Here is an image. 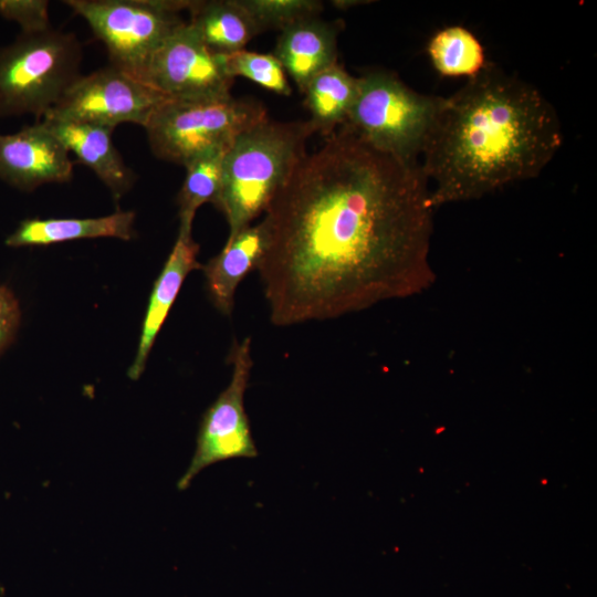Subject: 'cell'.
Segmentation results:
<instances>
[{
    "label": "cell",
    "mask_w": 597,
    "mask_h": 597,
    "mask_svg": "<svg viewBox=\"0 0 597 597\" xmlns=\"http://www.w3.org/2000/svg\"><path fill=\"white\" fill-rule=\"evenodd\" d=\"M261 102L231 94L198 100H168L145 126L153 154L186 166L200 155L229 146L249 127L268 118Z\"/></svg>",
    "instance_id": "obj_6"
},
{
    "label": "cell",
    "mask_w": 597,
    "mask_h": 597,
    "mask_svg": "<svg viewBox=\"0 0 597 597\" xmlns=\"http://www.w3.org/2000/svg\"><path fill=\"white\" fill-rule=\"evenodd\" d=\"M20 317L18 300L6 285L0 284V354L13 341Z\"/></svg>",
    "instance_id": "obj_24"
},
{
    "label": "cell",
    "mask_w": 597,
    "mask_h": 597,
    "mask_svg": "<svg viewBox=\"0 0 597 597\" xmlns=\"http://www.w3.org/2000/svg\"><path fill=\"white\" fill-rule=\"evenodd\" d=\"M260 32L283 30L306 18L318 17L323 3L316 0H239Z\"/></svg>",
    "instance_id": "obj_22"
},
{
    "label": "cell",
    "mask_w": 597,
    "mask_h": 597,
    "mask_svg": "<svg viewBox=\"0 0 597 597\" xmlns=\"http://www.w3.org/2000/svg\"><path fill=\"white\" fill-rule=\"evenodd\" d=\"M168 100L156 88L109 64L81 75L42 119L90 123L111 128L122 123L145 127L157 108Z\"/></svg>",
    "instance_id": "obj_9"
},
{
    "label": "cell",
    "mask_w": 597,
    "mask_h": 597,
    "mask_svg": "<svg viewBox=\"0 0 597 597\" xmlns=\"http://www.w3.org/2000/svg\"><path fill=\"white\" fill-rule=\"evenodd\" d=\"M341 29V22L311 17L281 30L273 54L302 94L315 75L337 63Z\"/></svg>",
    "instance_id": "obj_13"
},
{
    "label": "cell",
    "mask_w": 597,
    "mask_h": 597,
    "mask_svg": "<svg viewBox=\"0 0 597 597\" xmlns=\"http://www.w3.org/2000/svg\"><path fill=\"white\" fill-rule=\"evenodd\" d=\"M0 15L18 22L22 33H38L51 29L46 0H0Z\"/></svg>",
    "instance_id": "obj_23"
},
{
    "label": "cell",
    "mask_w": 597,
    "mask_h": 597,
    "mask_svg": "<svg viewBox=\"0 0 597 597\" xmlns=\"http://www.w3.org/2000/svg\"><path fill=\"white\" fill-rule=\"evenodd\" d=\"M432 214L419 161L342 125L301 158L260 221L256 270L272 324L333 320L426 291L436 280Z\"/></svg>",
    "instance_id": "obj_1"
},
{
    "label": "cell",
    "mask_w": 597,
    "mask_h": 597,
    "mask_svg": "<svg viewBox=\"0 0 597 597\" xmlns=\"http://www.w3.org/2000/svg\"><path fill=\"white\" fill-rule=\"evenodd\" d=\"M428 52L433 66L444 76L472 77L486 63L481 43L459 25L437 32L429 42Z\"/></svg>",
    "instance_id": "obj_20"
},
{
    "label": "cell",
    "mask_w": 597,
    "mask_h": 597,
    "mask_svg": "<svg viewBox=\"0 0 597 597\" xmlns=\"http://www.w3.org/2000/svg\"><path fill=\"white\" fill-rule=\"evenodd\" d=\"M76 158L92 169L109 189L115 200L126 193L136 180L112 138L114 128L81 122L40 121Z\"/></svg>",
    "instance_id": "obj_12"
},
{
    "label": "cell",
    "mask_w": 597,
    "mask_h": 597,
    "mask_svg": "<svg viewBox=\"0 0 597 597\" xmlns=\"http://www.w3.org/2000/svg\"><path fill=\"white\" fill-rule=\"evenodd\" d=\"M358 77L335 63L315 75L306 85L304 105L316 133L329 136L345 124L356 98Z\"/></svg>",
    "instance_id": "obj_18"
},
{
    "label": "cell",
    "mask_w": 597,
    "mask_h": 597,
    "mask_svg": "<svg viewBox=\"0 0 597 597\" xmlns=\"http://www.w3.org/2000/svg\"><path fill=\"white\" fill-rule=\"evenodd\" d=\"M228 362L232 366L230 383L202 416L195 453L177 483L179 490H186L211 464L258 455L244 409V394L253 367L250 337L233 342Z\"/></svg>",
    "instance_id": "obj_8"
},
{
    "label": "cell",
    "mask_w": 597,
    "mask_h": 597,
    "mask_svg": "<svg viewBox=\"0 0 597 597\" xmlns=\"http://www.w3.org/2000/svg\"><path fill=\"white\" fill-rule=\"evenodd\" d=\"M227 74L245 77L253 83L283 96L292 94L287 74L273 53L244 50L221 54Z\"/></svg>",
    "instance_id": "obj_21"
},
{
    "label": "cell",
    "mask_w": 597,
    "mask_h": 597,
    "mask_svg": "<svg viewBox=\"0 0 597 597\" xmlns=\"http://www.w3.org/2000/svg\"><path fill=\"white\" fill-rule=\"evenodd\" d=\"M191 1L66 0L104 43L111 65L142 81L156 50L186 21ZM143 82V81H142Z\"/></svg>",
    "instance_id": "obj_7"
},
{
    "label": "cell",
    "mask_w": 597,
    "mask_h": 597,
    "mask_svg": "<svg viewBox=\"0 0 597 597\" xmlns=\"http://www.w3.org/2000/svg\"><path fill=\"white\" fill-rule=\"evenodd\" d=\"M315 133L310 119L277 122L268 117L233 139L223 158L221 192L214 206L226 217L228 237L264 213Z\"/></svg>",
    "instance_id": "obj_3"
},
{
    "label": "cell",
    "mask_w": 597,
    "mask_h": 597,
    "mask_svg": "<svg viewBox=\"0 0 597 597\" xmlns=\"http://www.w3.org/2000/svg\"><path fill=\"white\" fill-rule=\"evenodd\" d=\"M229 146L209 150L185 166L186 177L177 198L179 227L192 229L198 208L207 202L216 206L222 186L223 158Z\"/></svg>",
    "instance_id": "obj_19"
},
{
    "label": "cell",
    "mask_w": 597,
    "mask_h": 597,
    "mask_svg": "<svg viewBox=\"0 0 597 597\" xmlns=\"http://www.w3.org/2000/svg\"><path fill=\"white\" fill-rule=\"evenodd\" d=\"M441 102V96L420 94L390 72H370L358 77L344 125L377 150L416 163Z\"/></svg>",
    "instance_id": "obj_5"
},
{
    "label": "cell",
    "mask_w": 597,
    "mask_h": 597,
    "mask_svg": "<svg viewBox=\"0 0 597 597\" xmlns=\"http://www.w3.org/2000/svg\"><path fill=\"white\" fill-rule=\"evenodd\" d=\"M191 230L179 227L174 248L154 284L143 323L137 353L128 369V377L130 379H138L144 371L153 344L186 276L193 270L202 269V264L197 260L199 245L192 239Z\"/></svg>",
    "instance_id": "obj_14"
},
{
    "label": "cell",
    "mask_w": 597,
    "mask_h": 597,
    "mask_svg": "<svg viewBox=\"0 0 597 597\" xmlns=\"http://www.w3.org/2000/svg\"><path fill=\"white\" fill-rule=\"evenodd\" d=\"M189 23L214 53L244 50L260 32L239 0L191 1Z\"/></svg>",
    "instance_id": "obj_17"
},
{
    "label": "cell",
    "mask_w": 597,
    "mask_h": 597,
    "mask_svg": "<svg viewBox=\"0 0 597 597\" xmlns=\"http://www.w3.org/2000/svg\"><path fill=\"white\" fill-rule=\"evenodd\" d=\"M67 149L41 123L0 135V178L13 187L32 191L44 184H62L73 176Z\"/></svg>",
    "instance_id": "obj_11"
},
{
    "label": "cell",
    "mask_w": 597,
    "mask_h": 597,
    "mask_svg": "<svg viewBox=\"0 0 597 597\" xmlns=\"http://www.w3.org/2000/svg\"><path fill=\"white\" fill-rule=\"evenodd\" d=\"M563 143L553 105L532 84L492 63L454 94L442 97L421 154L433 181V209L480 199L534 178Z\"/></svg>",
    "instance_id": "obj_2"
},
{
    "label": "cell",
    "mask_w": 597,
    "mask_h": 597,
    "mask_svg": "<svg viewBox=\"0 0 597 597\" xmlns=\"http://www.w3.org/2000/svg\"><path fill=\"white\" fill-rule=\"evenodd\" d=\"M81 61L76 36L52 28L0 48V116L32 114L40 122L82 75Z\"/></svg>",
    "instance_id": "obj_4"
},
{
    "label": "cell",
    "mask_w": 597,
    "mask_h": 597,
    "mask_svg": "<svg viewBox=\"0 0 597 597\" xmlns=\"http://www.w3.org/2000/svg\"><path fill=\"white\" fill-rule=\"evenodd\" d=\"M135 213L116 211L109 216L84 219H25L10 234L9 247L48 245L87 238H117L130 240L134 234Z\"/></svg>",
    "instance_id": "obj_16"
},
{
    "label": "cell",
    "mask_w": 597,
    "mask_h": 597,
    "mask_svg": "<svg viewBox=\"0 0 597 597\" xmlns=\"http://www.w3.org/2000/svg\"><path fill=\"white\" fill-rule=\"evenodd\" d=\"M142 81L170 100L229 95L233 83L222 55L212 52L188 21L151 55Z\"/></svg>",
    "instance_id": "obj_10"
},
{
    "label": "cell",
    "mask_w": 597,
    "mask_h": 597,
    "mask_svg": "<svg viewBox=\"0 0 597 597\" xmlns=\"http://www.w3.org/2000/svg\"><path fill=\"white\" fill-rule=\"evenodd\" d=\"M264 250V233L260 224L249 226L229 235L222 250L202 265L207 290L216 308L230 316L235 291L254 269Z\"/></svg>",
    "instance_id": "obj_15"
}]
</instances>
